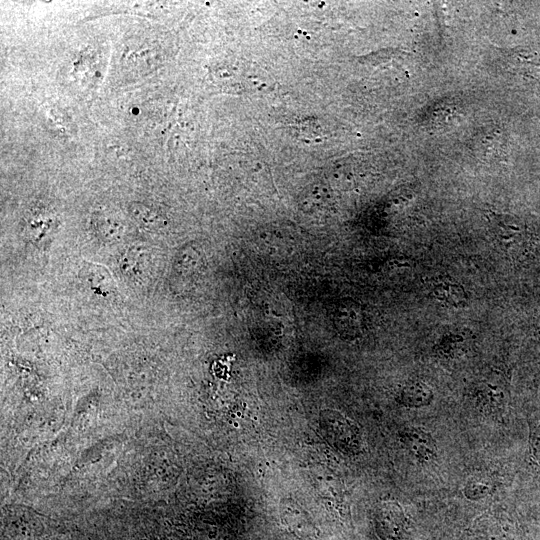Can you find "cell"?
I'll return each instance as SVG.
<instances>
[{
    "label": "cell",
    "instance_id": "6da1fadb",
    "mask_svg": "<svg viewBox=\"0 0 540 540\" xmlns=\"http://www.w3.org/2000/svg\"><path fill=\"white\" fill-rule=\"evenodd\" d=\"M320 427L327 441L345 454H357L362 448V435L358 425L335 410L320 413Z\"/></svg>",
    "mask_w": 540,
    "mask_h": 540
},
{
    "label": "cell",
    "instance_id": "7a4b0ae2",
    "mask_svg": "<svg viewBox=\"0 0 540 540\" xmlns=\"http://www.w3.org/2000/svg\"><path fill=\"white\" fill-rule=\"evenodd\" d=\"M490 231L505 253L514 256L525 246L528 232L524 223L515 216L489 212Z\"/></svg>",
    "mask_w": 540,
    "mask_h": 540
},
{
    "label": "cell",
    "instance_id": "3957f363",
    "mask_svg": "<svg viewBox=\"0 0 540 540\" xmlns=\"http://www.w3.org/2000/svg\"><path fill=\"white\" fill-rule=\"evenodd\" d=\"M406 524L402 507L393 501L381 503L375 514V525L382 540H401Z\"/></svg>",
    "mask_w": 540,
    "mask_h": 540
},
{
    "label": "cell",
    "instance_id": "277c9868",
    "mask_svg": "<svg viewBox=\"0 0 540 540\" xmlns=\"http://www.w3.org/2000/svg\"><path fill=\"white\" fill-rule=\"evenodd\" d=\"M505 67L516 74L540 81V54L528 47L502 50Z\"/></svg>",
    "mask_w": 540,
    "mask_h": 540
},
{
    "label": "cell",
    "instance_id": "5b68a950",
    "mask_svg": "<svg viewBox=\"0 0 540 540\" xmlns=\"http://www.w3.org/2000/svg\"><path fill=\"white\" fill-rule=\"evenodd\" d=\"M402 440L417 460L429 462L435 458V442L432 436L424 429L418 427L406 428Z\"/></svg>",
    "mask_w": 540,
    "mask_h": 540
},
{
    "label": "cell",
    "instance_id": "8992f818",
    "mask_svg": "<svg viewBox=\"0 0 540 540\" xmlns=\"http://www.w3.org/2000/svg\"><path fill=\"white\" fill-rule=\"evenodd\" d=\"M281 514L292 533L300 539L310 540L315 536L314 526L309 516L296 502L288 500L282 502Z\"/></svg>",
    "mask_w": 540,
    "mask_h": 540
},
{
    "label": "cell",
    "instance_id": "52a82bcc",
    "mask_svg": "<svg viewBox=\"0 0 540 540\" xmlns=\"http://www.w3.org/2000/svg\"><path fill=\"white\" fill-rule=\"evenodd\" d=\"M433 399L431 388L421 381H412L404 386L400 393V403L411 408L427 406Z\"/></svg>",
    "mask_w": 540,
    "mask_h": 540
},
{
    "label": "cell",
    "instance_id": "ba28073f",
    "mask_svg": "<svg viewBox=\"0 0 540 540\" xmlns=\"http://www.w3.org/2000/svg\"><path fill=\"white\" fill-rule=\"evenodd\" d=\"M337 318L340 329L345 334L356 336L361 332L363 316L358 304L352 301L342 303L338 308Z\"/></svg>",
    "mask_w": 540,
    "mask_h": 540
},
{
    "label": "cell",
    "instance_id": "9c48e42d",
    "mask_svg": "<svg viewBox=\"0 0 540 540\" xmlns=\"http://www.w3.org/2000/svg\"><path fill=\"white\" fill-rule=\"evenodd\" d=\"M85 266L82 270L83 278L85 277L91 290L101 295H106L113 290L114 284L109 271L95 264L85 263Z\"/></svg>",
    "mask_w": 540,
    "mask_h": 540
},
{
    "label": "cell",
    "instance_id": "30bf717a",
    "mask_svg": "<svg viewBox=\"0 0 540 540\" xmlns=\"http://www.w3.org/2000/svg\"><path fill=\"white\" fill-rule=\"evenodd\" d=\"M478 406L484 409L494 410L503 404L504 391L499 385L491 382L480 383L475 390Z\"/></svg>",
    "mask_w": 540,
    "mask_h": 540
},
{
    "label": "cell",
    "instance_id": "8fae6325",
    "mask_svg": "<svg viewBox=\"0 0 540 540\" xmlns=\"http://www.w3.org/2000/svg\"><path fill=\"white\" fill-rule=\"evenodd\" d=\"M433 294L441 301L453 306H462L466 302L463 288L449 281H437L433 286Z\"/></svg>",
    "mask_w": 540,
    "mask_h": 540
},
{
    "label": "cell",
    "instance_id": "7c38bea8",
    "mask_svg": "<svg viewBox=\"0 0 540 540\" xmlns=\"http://www.w3.org/2000/svg\"><path fill=\"white\" fill-rule=\"evenodd\" d=\"M131 215L146 229H157L164 223L156 210L141 203H133L129 207Z\"/></svg>",
    "mask_w": 540,
    "mask_h": 540
},
{
    "label": "cell",
    "instance_id": "4fadbf2b",
    "mask_svg": "<svg viewBox=\"0 0 540 540\" xmlns=\"http://www.w3.org/2000/svg\"><path fill=\"white\" fill-rule=\"evenodd\" d=\"M494 490V484L482 477L471 478L464 488L465 496L470 500H479L486 497Z\"/></svg>",
    "mask_w": 540,
    "mask_h": 540
},
{
    "label": "cell",
    "instance_id": "5bb4252c",
    "mask_svg": "<svg viewBox=\"0 0 540 540\" xmlns=\"http://www.w3.org/2000/svg\"><path fill=\"white\" fill-rule=\"evenodd\" d=\"M484 526L485 540H520L511 529H506L496 522L486 521Z\"/></svg>",
    "mask_w": 540,
    "mask_h": 540
},
{
    "label": "cell",
    "instance_id": "9a60e30c",
    "mask_svg": "<svg viewBox=\"0 0 540 540\" xmlns=\"http://www.w3.org/2000/svg\"><path fill=\"white\" fill-rule=\"evenodd\" d=\"M529 444L532 456L540 461V417L529 423Z\"/></svg>",
    "mask_w": 540,
    "mask_h": 540
},
{
    "label": "cell",
    "instance_id": "2e32d148",
    "mask_svg": "<svg viewBox=\"0 0 540 540\" xmlns=\"http://www.w3.org/2000/svg\"><path fill=\"white\" fill-rule=\"evenodd\" d=\"M536 523L540 525V521L537 520Z\"/></svg>",
    "mask_w": 540,
    "mask_h": 540
}]
</instances>
